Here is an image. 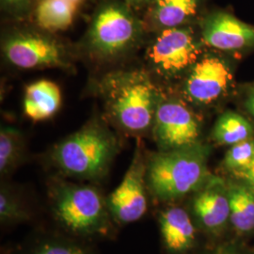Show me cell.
Masks as SVG:
<instances>
[{"label": "cell", "instance_id": "obj_1", "mask_svg": "<svg viewBox=\"0 0 254 254\" xmlns=\"http://www.w3.org/2000/svg\"><path fill=\"white\" fill-rule=\"evenodd\" d=\"M208 151L200 143L160 151L146 162V182L151 193L163 201L178 200L205 183Z\"/></svg>", "mask_w": 254, "mask_h": 254}, {"label": "cell", "instance_id": "obj_2", "mask_svg": "<svg viewBox=\"0 0 254 254\" xmlns=\"http://www.w3.org/2000/svg\"><path fill=\"white\" fill-rule=\"evenodd\" d=\"M118 140L109 128L93 122L55 146L51 159L67 176L98 180L118 153Z\"/></svg>", "mask_w": 254, "mask_h": 254}, {"label": "cell", "instance_id": "obj_3", "mask_svg": "<svg viewBox=\"0 0 254 254\" xmlns=\"http://www.w3.org/2000/svg\"><path fill=\"white\" fill-rule=\"evenodd\" d=\"M102 92L109 114L130 133H142L152 126L156 111V92L146 73L121 72L109 75Z\"/></svg>", "mask_w": 254, "mask_h": 254}, {"label": "cell", "instance_id": "obj_4", "mask_svg": "<svg viewBox=\"0 0 254 254\" xmlns=\"http://www.w3.org/2000/svg\"><path fill=\"white\" fill-rule=\"evenodd\" d=\"M49 198L56 220L73 235L102 236L109 232L107 200L96 189L70 182L55 181Z\"/></svg>", "mask_w": 254, "mask_h": 254}, {"label": "cell", "instance_id": "obj_5", "mask_svg": "<svg viewBox=\"0 0 254 254\" xmlns=\"http://www.w3.org/2000/svg\"><path fill=\"white\" fill-rule=\"evenodd\" d=\"M136 17L122 4L102 6L92 20L88 32V45L95 54L113 57L133 46L139 35Z\"/></svg>", "mask_w": 254, "mask_h": 254}, {"label": "cell", "instance_id": "obj_6", "mask_svg": "<svg viewBox=\"0 0 254 254\" xmlns=\"http://www.w3.org/2000/svg\"><path fill=\"white\" fill-rule=\"evenodd\" d=\"M3 53L9 64L21 69L65 68L68 65L64 46L52 37L19 31L3 42Z\"/></svg>", "mask_w": 254, "mask_h": 254}, {"label": "cell", "instance_id": "obj_7", "mask_svg": "<svg viewBox=\"0 0 254 254\" xmlns=\"http://www.w3.org/2000/svg\"><path fill=\"white\" fill-rule=\"evenodd\" d=\"M200 46L189 27L162 29L148 49V59L163 74L180 73L198 61Z\"/></svg>", "mask_w": 254, "mask_h": 254}, {"label": "cell", "instance_id": "obj_8", "mask_svg": "<svg viewBox=\"0 0 254 254\" xmlns=\"http://www.w3.org/2000/svg\"><path fill=\"white\" fill-rule=\"evenodd\" d=\"M146 190V162L137 149L123 181L107 199L111 218L123 224L142 218L148 209Z\"/></svg>", "mask_w": 254, "mask_h": 254}, {"label": "cell", "instance_id": "obj_9", "mask_svg": "<svg viewBox=\"0 0 254 254\" xmlns=\"http://www.w3.org/2000/svg\"><path fill=\"white\" fill-rule=\"evenodd\" d=\"M199 135V121L186 106L176 101H166L157 105L154 136L161 151L195 144Z\"/></svg>", "mask_w": 254, "mask_h": 254}, {"label": "cell", "instance_id": "obj_10", "mask_svg": "<svg viewBox=\"0 0 254 254\" xmlns=\"http://www.w3.org/2000/svg\"><path fill=\"white\" fill-rule=\"evenodd\" d=\"M202 41L224 51L240 50L254 45V25L237 18L231 11L215 10L201 22Z\"/></svg>", "mask_w": 254, "mask_h": 254}, {"label": "cell", "instance_id": "obj_11", "mask_svg": "<svg viewBox=\"0 0 254 254\" xmlns=\"http://www.w3.org/2000/svg\"><path fill=\"white\" fill-rule=\"evenodd\" d=\"M232 80V73L221 59L205 57L191 69L186 83V93L190 100L209 104L223 94Z\"/></svg>", "mask_w": 254, "mask_h": 254}, {"label": "cell", "instance_id": "obj_12", "mask_svg": "<svg viewBox=\"0 0 254 254\" xmlns=\"http://www.w3.org/2000/svg\"><path fill=\"white\" fill-rule=\"evenodd\" d=\"M164 245L173 253H183L194 244L196 230L190 215L181 207L165 210L159 217Z\"/></svg>", "mask_w": 254, "mask_h": 254}, {"label": "cell", "instance_id": "obj_13", "mask_svg": "<svg viewBox=\"0 0 254 254\" xmlns=\"http://www.w3.org/2000/svg\"><path fill=\"white\" fill-rule=\"evenodd\" d=\"M203 3L204 0H153L149 17L162 29L182 27L198 15Z\"/></svg>", "mask_w": 254, "mask_h": 254}, {"label": "cell", "instance_id": "obj_14", "mask_svg": "<svg viewBox=\"0 0 254 254\" xmlns=\"http://www.w3.org/2000/svg\"><path fill=\"white\" fill-rule=\"evenodd\" d=\"M193 210L200 224L208 230L224 225L230 218L229 195L215 188H206L193 200Z\"/></svg>", "mask_w": 254, "mask_h": 254}, {"label": "cell", "instance_id": "obj_15", "mask_svg": "<svg viewBox=\"0 0 254 254\" xmlns=\"http://www.w3.org/2000/svg\"><path fill=\"white\" fill-rule=\"evenodd\" d=\"M62 103L59 87L48 80H40L27 86L24 98V111L28 118L43 121L51 117Z\"/></svg>", "mask_w": 254, "mask_h": 254}, {"label": "cell", "instance_id": "obj_16", "mask_svg": "<svg viewBox=\"0 0 254 254\" xmlns=\"http://www.w3.org/2000/svg\"><path fill=\"white\" fill-rule=\"evenodd\" d=\"M76 5L69 0H40L35 11L39 27L46 31H61L73 23Z\"/></svg>", "mask_w": 254, "mask_h": 254}, {"label": "cell", "instance_id": "obj_17", "mask_svg": "<svg viewBox=\"0 0 254 254\" xmlns=\"http://www.w3.org/2000/svg\"><path fill=\"white\" fill-rule=\"evenodd\" d=\"M254 128L241 115L226 112L218 119L213 130V138L222 145H235L252 138Z\"/></svg>", "mask_w": 254, "mask_h": 254}, {"label": "cell", "instance_id": "obj_18", "mask_svg": "<svg viewBox=\"0 0 254 254\" xmlns=\"http://www.w3.org/2000/svg\"><path fill=\"white\" fill-rule=\"evenodd\" d=\"M233 225L239 232L254 229V192L251 189L236 188L229 193Z\"/></svg>", "mask_w": 254, "mask_h": 254}, {"label": "cell", "instance_id": "obj_19", "mask_svg": "<svg viewBox=\"0 0 254 254\" xmlns=\"http://www.w3.org/2000/svg\"><path fill=\"white\" fill-rule=\"evenodd\" d=\"M24 139L21 132L13 127H2L0 132V172L11 173L23 155Z\"/></svg>", "mask_w": 254, "mask_h": 254}, {"label": "cell", "instance_id": "obj_20", "mask_svg": "<svg viewBox=\"0 0 254 254\" xmlns=\"http://www.w3.org/2000/svg\"><path fill=\"white\" fill-rule=\"evenodd\" d=\"M30 218L21 201L6 188L0 191V220L2 224L10 225L25 222Z\"/></svg>", "mask_w": 254, "mask_h": 254}, {"label": "cell", "instance_id": "obj_21", "mask_svg": "<svg viewBox=\"0 0 254 254\" xmlns=\"http://www.w3.org/2000/svg\"><path fill=\"white\" fill-rule=\"evenodd\" d=\"M254 160V139L249 138L238 142L228 151L224 158L225 167L236 172L248 167Z\"/></svg>", "mask_w": 254, "mask_h": 254}, {"label": "cell", "instance_id": "obj_22", "mask_svg": "<svg viewBox=\"0 0 254 254\" xmlns=\"http://www.w3.org/2000/svg\"><path fill=\"white\" fill-rule=\"evenodd\" d=\"M30 254H91L81 246L62 239L46 240L36 246Z\"/></svg>", "mask_w": 254, "mask_h": 254}, {"label": "cell", "instance_id": "obj_23", "mask_svg": "<svg viewBox=\"0 0 254 254\" xmlns=\"http://www.w3.org/2000/svg\"><path fill=\"white\" fill-rule=\"evenodd\" d=\"M33 0H1L4 9L12 13H22L27 10Z\"/></svg>", "mask_w": 254, "mask_h": 254}, {"label": "cell", "instance_id": "obj_24", "mask_svg": "<svg viewBox=\"0 0 254 254\" xmlns=\"http://www.w3.org/2000/svg\"><path fill=\"white\" fill-rule=\"evenodd\" d=\"M234 173L237 178L246 182L250 189L254 192V160L248 167Z\"/></svg>", "mask_w": 254, "mask_h": 254}, {"label": "cell", "instance_id": "obj_25", "mask_svg": "<svg viewBox=\"0 0 254 254\" xmlns=\"http://www.w3.org/2000/svg\"><path fill=\"white\" fill-rule=\"evenodd\" d=\"M246 106H247L248 110L254 115V93H252V95H251V96L249 97V99L247 100Z\"/></svg>", "mask_w": 254, "mask_h": 254}, {"label": "cell", "instance_id": "obj_26", "mask_svg": "<svg viewBox=\"0 0 254 254\" xmlns=\"http://www.w3.org/2000/svg\"><path fill=\"white\" fill-rule=\"evenodd\" d=\"M127 2L133 4V5H140V4H143L145 2H149V1H153V0H127Z\"/></svg>", "mask_w": 254, "mask_h": 254}, {"label": "cell", "instance_id": "obj_27", "mask_svg": "<svg viewBox=\"0 0 254 254\" xmlns=\"http://www.w3.org/2000/svg\"><path fill=\"white\" fill-rule=\"evenodd\" d=\"M69 1H71V2H72V3H73L74 5L78 6L79 4H81L82 2H83L84 0H69Z\"/></svg>", "mask_w": 254, "mask_h": 254}, {"label": "cell", "instance_id": "obj_28", "mask_svg": "<svg viewBox=\"0 0 254 254\" xmlns=\"http://www.w3.org/2000/svg\"><path fill=\"white\" fill-rule=\"evenodd\" d=\"M227 254V253H222V254Z\"/></svg>", "mask_w": 254, "mask_h": 254}]
</instances>
